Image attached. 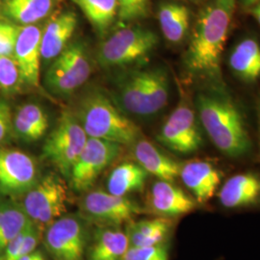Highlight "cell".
Instances as JSON below:
<instances>
[{
	"instance_id": "6da1fadb",
	"label": "cell",
	"mask_w": 260,
	"mask_h": 260,
	"mask_svg": "<svg viewBox=\"0 0 260 260\" xmlns=\"http://www.w3.org/2000/svg\"><path fill=\"white\" fill-rule=\"evenodd\" d=\"M234 8L214 1L205 7L196 22L186 53L187 68L208 78L220 77V62Z\"/></svg>"
},
{
	"instance_id": "7a4b0ae2",
	"label": "cell",
	"mask_w": 260,
	"mask_h": 260,
	"mask_svg": "<svg viewBox=\"0 0 260 260\" xmlns=\"http://www.w3.org/2000/svg\"><path fill=\"white\" fill-rule=\"evenodd\" d=\"M200 121L216 148L229 157H241L251 149L249 133L240 111L232 100L219 92L199 93Z\"/></svg>"
},
{
	"instance_id": "3957f363",
	"label": "cell",
	"mask_w": 260,
	"mask_h": 260,
	"mask_svg": "<svg viewBox=\"0 0 260 260\" xmlns=\"http://www.w3.org/2000/svg\"><path fill=\"white\" fill-rule=\"evenodd\" d=\"M75 117L91 138L130 145L139 137L138 126L103 93L87 94L78 104Z\"/></svg>"
},
{
	"instance_id": "277c9868",
	"label": "cell",
	"mask_w": 260,
	"mask_h": 260,
	"mask_svg": "<svg viewBox=\"0 0 260 260\" xmlns=\"http://www.w3.org/2000/svg\"><path fill=\"white\" fill-rule=\"evenodd\" d=\"M170 81L163 68L129 73L118 88L117 100L124 111L136 116H152L161 111L169 101Z\"/></svg>"
},
{
	"instance_id": "5b68a950",
	"label": "cell",
	"mask_w": 260,
	"mask_h": 260,
	"mask_svg": "<svg viewBox=\"0 0 260 260\" xmlns=\"http://www.w3.org/2000/svg\"><path fill=\"white\" fill-rule=\"evenodd\" d=\"M22 198L20 205L41 233L68 210V189L65 182L54 175L40 179Z\"/></svg>"
},
{
	"instance_id": "8992f818",
	"label": "cell",
	"mask_w": 260,
	"mask_h": 260,
	"mask_svg": "<svg viewBox=\"0 0 260 260\" xmlns=\"http://www.w3.org/2000/svg\"><path fill=\"white\" fill-rule=\"evenodd\" d=\"M157 45V35L149 29L122 28L103 42L99 61L109 68L130 65L146 59Z\"/></svg>"
},
{
	"instance_id": "52a82bcc",
	"label": "cell",
	"mask_w": 260,
	"mask_h": 260,
	"mask_svg": "<svg viewBox=\"0 0 260 260\" xmlns=\"http://www.w3.org/2000/svg\"><path fill=\"white\" fill-rule=\"evenodd\" d=\"M88 138L75 115L65 111L44 145V155L62 175L70 177Z\"/></svg>"
},
{
	"instance_id": "ba28073f",
	"label": "cell",
	"mask_w": 260,
	"mask_h": 260,
	"mask_svg": "<svg viewBox=\"0 0 260 260\" xmlns=\"http://www.w3.org/2000/svg\"><path fill=\"white\" fill-rule=\"evenodd\" d=\"M87 245V229L76 216H62L45 231V246L54 260H82Z\"/></svg>"
},
{
	"instance_id": "9c48e42d",
	"label": "cell",
	"mask_w": 260,
	"mask_h": 260,
	"mask_svg": "<svg viewBox=\"0 0 260 260\" xmlns=\"http://www.w3.org/2000/svg\"><path fill=\"white\" fill-rule=\"evenodd\" d=\"M121 145L89 137L71 172V183L77 192L89 190L103 171L119 156Z\"/></svg>"
},
{
	"instance_id": "30bf717a",
	"label": "cell",
	"mask_w": 260,
	"mask_h": 260,
	"mask_svg": "<svg viewBox=\"0 0 260 260\" xmlns=\"http://www.w3.org/2000/svg\"><path fill=\"white\" fill-rule=\"evenodd\" d=\"M36 161L16 149L0 148V193L16 200L23 197L39 181Z\"/></svg>"
},
{
	"instance_id": "8fae6325",
	"label": "cell",
	"mask_w": 260,
	"mask_h": 260,
	"mask_svg": "<svg viewBox=\"0 0 260 260\" xmlns=\"http://www.w3.org/2000/svg\"><path fill=\"white\" fill-rule=\"evenodd\" d=\"M84 217L103 226H119L130 223L142 212L139 205L126 197L112 195L109 192L93 191L84 196L80 204Z\"/></svg>"
},
{
	"instance_id": "7c38bea8",
	"label": "cell",
	"mask_w": 260,
	"mask_h": 260,
	"mask_svg": "<svg viewBox=\"0 0 260 260\" xmlns=\"http://www.w3.org/2000/svg\"><path fill=\"white\" fill-rule=\"evenodd\" d=\"M157 139L177 153L191 154L198 151L204 145V138L194 110L180 103L163 124Z\"/></svg>"
},
{
	"instance_id": "4fadbf2b",
	"label": "cell",
	"mask_w": 260,
	"mask_h": 260,
	"mask_svg": "<svg viewBox=\"0 0 260 260\" xmlns=\"http://www.w3.org/2000/svg\"><path fill=\"white\" fill-rule=\"evenodd\" d=\"M42 30L35 24L19 26L13 58L19 67L22 82L40 87Z\"/></svg>"
},
{
	"instance_id": "5bb4252c",
	"label": "cell",
	"mask_w": 260,
	"mask_h": 260,
	"mask_svg": "<svg viewBox=\"0 0 260 260\" xmlns=\"http://www.w3.org/2000/svg\"><path fill=\"white\" fill-rule=\"evenodd\" d=\"M197 201L173 182L159 180L152 185L147 197L149 212L158 217L175 218L195 210Z\"/></svg>"
},
{
	"instance_id": "9a60e30c",
	"label": "cell",
	"mask_w": 260,
	"mask_h": 260,
	"mask_svg": "<svg viewBox=\"0 0 260 260\" xmlns=\"http://www.w3.org/2000/svg\"><path fill=\"white\" fill-rule=\"evenodd\" d=\"M179 177L198 204H205L216 194L222 173L206 161H190L181 165Z\"/></svg>"
},
{
	"instance_id": "2e32d148",
	"label": "cell",
	"mask_w": 260,
	"mask_h": 260,
	"mask_svg": "<svg viewBox=\"0 0 260 260\" xmlns=\"http://www.w3.org/2000/svg\"><path fill=\"white\" fill-rule=\"evenodd\" d=\"M225 208H242L260 203V177L252 173L235 175L228 179L218 194Z\"/></svg>"
},
{
	"instance_id": "e0dca14e",
	"label": "cell",
	"mask_w": 260,
	"mask_h": 260,
	"mask_svg": "<svg viewBox=\"0 0 260 260\" xmlns=\"http://www.w3.org/2000/svg\"><path fill=\"white\" fill-rule=\"evenodd\" d=\"M133 154L140 166L159 180L174 182L179 177L182 164L169 157L148 140H137Z\"/></svg>"
},
{
	"instance_id": "ac0fdd59",
	"label": "cell",
	"mask_w": 260,
	"mask_h": 260,
	"mask_svg": "<svg viewBox=\"0 0 260 260\" xmlns=\"http://www.w3.org/2000/svg\"><path fill=\"white\" fill-rule=\"evenodd\" d=\"M76 26L77 17L74 12H64L51 19L42 32V59L54 60L69 45Z\"/></svg>"
},
{
	"instance_id": "d6986e66",
	"label": "cell",
	"mask_w": 260,
	"mask_h": 260,
	"mask_svg": "<svg viewBox=\"0 0 260 260\" xmlns=\"http://www.w3.org/2000/svg\"><path fill=\"white\" fill-rule=\"evenodd\" d=\"M52 63L76 89L81 87L92 74L89 56L80 43L68 45Z\"/></svg>"
},
{
	"instance_id": "ffe728a7",
	"label": "cell",
	"mask_w": 260,
	"mask_h": 260,
	"mask_svg": "<svg viewBox=\"0 0 260 260\" xmlns=\"http://www.w3.org/2000/svg\"><path fill=\"white\" fill-rule=\"evenodd\" d=\"M230 67L242 81L255 82L260 77V46L257 41L246 38L236 45L230 56Z\"/></svg>"
},
{
	"instance_id": "44dd1931",
	"label": "cell",
	"mask_w": 260,
	"mask_h": 260,
	"mask_svg": "<svg viewBox=\"0 0 260 260\" xmlns=\"http://www.w3.org/2000/svg\"><path fill=\"white\" fill-rule=\"evenodd\" d=\"M171 219L156 217L130 222L126 229L129 247H150L165 244L172 231Z\"/></svg>"
},
{
	"instance_id": "7402d4cb",
	"label": "cell",
	"mask_w": 260,
	"mask_h": 260,
	"mask_svg": "<svg viewBox=\"0 0 260 260\" xmlns=\"http://www.w3.org/2000/svg\"><path fill=\"white\" fill-rule=\"evenodd\" d=\"M128 248L126 233L114 226H103L94 233L89 260H121Z\"/></svg>"
},
{
	"instance_id": "603a6c76",
	"label": "cell",
	"mask_w": 260,
	"mask_h": 260,
	"mask_svg": "<svg viewBox=\"0 0 260 260\" xmlns=\"http://www.w3.org/2000/svg\"><path fill=\"white\" fill-rule=\"evenodd\" d=\"M13 128L25 142L41 139L48 129V118L44 109L34 103L19 107L13 119Z\"/></svg>"
},
{
	"instance_id": "cb8c5ba5",
	"label": "cell",
	"mask_w": 260,
	"mask_h": 260,
	"mask_svg": "<svg viewBox=\"0 0 260 260\" xmlns=\"http://www.w3.org/2000/svg\"><path fill=\"white\" fill-rule=\"evenodd\" d=\"M158 20L166 40L172 44H178L188 33L190 11L182 4L166 2L159 7Z\"/></svg>"
},
{
	"instance_id": "d4e9b609",
	"label": "cell",
	"mask_w": 260,
	"mask_h": 260,
	"mask_svg": "<svg viewBox=\"0 0 260 260\" xmlns=\"http://www.w3.org/2000/svg\"><path fill=\"white\" fill-rule=\"evenodd\" d=\"M149 174L138 163H123L112 171L107 181V192L112 195L126 197L142 191Z\"/></svg>"
},
{
	"instance_id": "484cf974",
	"label": "cell",
	"mask_w": 260,
	"mask_h": 260,
	"mask_svg": "<svg viewBox=\"0 0 260 260\" xmlns=\"http://www.w3.org/2000/svg\"><path fill=\"white\" fill-rule=\"evenodd\" d=\"M32 222L20 204L13 199L0 200V253Z\"/></svg>"
},
{
	"instance_id": "4316f807",
	"label": "cell",
	"mask_w": 260,
	"mask_h": 260,
	"mask_svg": "<svg viewBox=\"0 0 260 260\" xmlns=\"http://www.w3.org/2000/svg\"><path fill=\"white\" fill-rule=\"evenodd\" d=\"M52 6V0H7L5 14L22 25H30L45 19Z\"/></svg>"
},
{
	"instance_id": "83f0119b",
	"label": "cell",
	"mask_w": 260,
	"mask_h": 260,
	"mask_svg": "<svg viewBox=\"0 0 260 260\" xmlns=\"http://www.w3.org/2000/svg\"><path fill=\"white\" fill-rule=\"evenodd\" d=\"M99 32H105L118 16L117 0H72Z\"/></svg>"
},
{
	"instance_id": "f1b7e54d",
	"label": "cell",
	"mask_w": 260,
	"mask_h": 260,
	"mask_svg": "<svg viewBox=\"0 0 260 260\" xmlns=\"http://www.w3.org/2000/svg\"><path fill=\"white\" fill-rule=\"evenodd\" d=\"M21 82V75L15 59L11 56L0 55V90L12 93Z\"/></svg>"
},
{
	"instance_id": "f546056e",
	"label": "cell",
	"mask_w": 260,
	"mask_h": 260,
	"mask_svg": "<svg viewBox=\"0 0 260 260\" xmlns=\"http://www.w3.org/2000/svg\"><path fill=\"white\" fill-rule=\"evenodd\" d=\"M121 260H169L167 245L150 247H129Z\"/></svg>"
},
{
	"instance_id": "4dcf8cb0",
	"label": "cell",
	"mask_w": 260,
	"mask_h": 260,
	"mask_svg": "<svg viewBox=\"0 0 260 260\" xmlns=\"http://www.w3.org/2000/svg\"><path fill=\"white\" fill-rule=\"evenodd\" d=\"M118 17L123 21L144 18L149 12L150 0H117Z\"/></svg>"
},
{
	"instance_id": "1f68e13d",
	"label": "cell",
	"mask_w": 260,
	"mask_h": 260,
	"mask_svg": "<svg viewBox=\"0 0 260 260\" xmlns=\"http://www.w3.org/2000/svg\"><path fill=\"white\" fill-rule=\"evenodd\" d=\"M19 30L14 23L0 21V55H13Z\"/></svg>"
},
{
	"instance_id": "d6a6232c",
	"label": "cell",
	"mask_w": 260,
	"mask_h": 260,
	"mask_svg": "<svg viewBox=\"0 0 260 260\" xmlns=\"http://www.w3.org/2000/svg\"><path fill=\"white\" fill-rule=\"evenodd\" d=\"M13 128V118L9 104L0 99V146L9 138Z\"/></svg>"
},
{
	"instance_id": "836d02e7",
	"label": "cell",
	"mask_w": 260,
	"mask_h": 260,
	"mask_svg": "<svg viewBox=\"0 0 260 260\" xmlns=\"http://www.w3.org/2000/svg\"><path fill=\"white\" fill-rule=\"evenodd\" d=\"M27 228L23 232L19 233V235H17L7 245V247L5 248V250L2 252L3 260H19L20 258L21 243H22V240H23V237H24V234H25Z\"/></svg>"
},
{
	"instance_id": "e575fe53",
	"label": "cell",
	"mask_w": 260,
	"mask_h": 260,
	"mask_svg": "<svg viewBox=\"0 0 260 260\" xmlns=\"http://www.w3.org/2000/svg\"><path fill=\"white\" fill-rule=\"evenodd\" d=\"M19 260H47L44 253L40 250H36V251H32L30 253H28L26 255L20 257Z\"/></svg>"
},
{
	"instance_id": "d590c367",
	"label": "cell",
	"mask_w": 260,
	"mask_h": 260,
	"mask_svg": "<svg viewBox=\"0 0 260 260\" xmlns=\"http://www.w3.org/2000/svg\"><path fill=\"white\" fill-rule=\"evenodd\" d=\"M240 4H241L243 7H246V8H249V7H252L256 4H258L260 2V0H239Z\"/></svg>"
},
{
	"instance_id": "8d00e7d4",
	"label": "cell",
	"mask_w": 260,
	"mask_h": 260,
	"mask_svg": "<svg viewBox=\"0 0 260 260\" xmlns=\"http://www.w3.org/2000/svg\"><path fill=\"white\" fill-rule=\"evenodd\" d=\"M251 13H252V15L255 17V19H256V20L258 21V23L260 24V2L258 4L252 6Z\"/></svg>"
},
{
	"instance_id": "74e56055",
	"label": "cell",
	"mask_w": 260,
	"mask_h": 260,
	"mask_svg": "<svg viewBox=\"0 0 260 260\" xmlns=\"http://www.w3.org/2000/svg\"><path fill=\"white\" fill-rule=\"evenodd\" d=\"M216 1H218V2H220L222 4H224V5H228V6H231V7L235 8L236 0H216Z\"/></svg>"
},
{
	"instance_id": "f35d334b",
	"label": "cell",
	"mask_w": 260,
	"mask_h": 260,
	"mask_svg": "<svg viewBox=\"0 0 260 260\" xmlns=\"http://www.w3.org/2000/svg\"><path fill=\"white\" fill-rule=\"evenodd\" d=\"M0 260H3V255H2V253H0Z\"/></svg>"
},
{
	"instance_id": "ab89813d",
	"label": "cell",
	"mask_w": 260,
	"mask_h": 260,
	"mask_svg": "<svg viewBox=\"0 0 260 260\" xmlns=\"http://www.w3.org/2000/svg\"><path fill=\"white\" fill-rule=\"evenodd\" d=\"M258 111H259V120H260V103L258 104Z\"/></svg>"
}]
</instances>
